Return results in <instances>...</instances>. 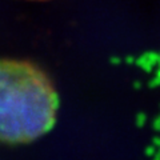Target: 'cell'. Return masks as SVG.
I'll list each match as a JSON object with an SVG mask.
<instances>
[{
	"label": "cell",
	"instance_id": "obj_1",
	"mask_svg": "<svg viewBox=\"0 0 160 160\" xmlns=\"http://www.w3.org/2000/svg\"><path fill=\"white\" fill-rule=\"evenodd\" d=\"M59 96L52 80L28 60L0 58V142L31 143L56 123Z\"/></svg>",
	"mask_w": 160,
	"mask_h": 160
}]
</instances>
